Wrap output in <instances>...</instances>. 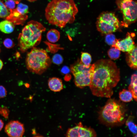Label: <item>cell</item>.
Segmentation results:
<instances>
[{
    "label": "cell",
    "mask_w": 137,
    "mask_h": 137,
    "mask_svg": "<svg viewBox=\"0 0 137 137\" xmlns=\"http://www.w3.org/2000/svg\"><path fill=\"white\" fill-rule=\"evenodd\" d=\"M134 118L133 116H129L126 121V124L131 132L134 135H137L136 125L134 122Z\"/></svg>",
    "instance_id": "ac0fdd59"
},
{
    "label": "cell",
    "mask_w": 137,
    "mask_h": 137,
    "mask_svg": "<svg viewBox=\"0 0 137 137\" xmlns=\"http://www.w3.org/2000/svg\"><path fill=\"white\" fill-rule=\"evenodd\" d=\"M16 3V4H17L19 3L20 1L21 0H13Z\"/></svg>",
    "instance_id": "1f68e13d"
},
{
    "label": "cell",
    "mask_w": 137,
    "mask_h": 137,
    "mask_svg": "<svg viewBox=\"0 0 137 137\" xmlns=\"http://www.w3.org/2000/svg\"><path fill=\"white\" fill-rule=\"evenodd\" d=\"M52 60L53 62L54 63L57 64H60L62 62L63 59L61 55L57 54L53 56Z\"/></svg>",
    "instance_id": "484cf974"
},
{
    "label": "cell",
    "mask_w": 137,
    "mask_h": 137,
    "mask_svg": "<svg viewBox=\"0 0 137 137\" xmlns=\"http://www.w3.org/2000/svg\"><path fill=\"white\" fill-rule=\"evenodd\" d=\"M60 37V32L55 29H51L47 33L46 37L48 40L50 42L55 43L57 42Z\"/></svg>",
    "instance_id": "2e32d148"
},
{
    "label": "cell",
    "mask_w": 137,
    "mask_h": 137,
    "mask_svg": "<svg viewBox=\"0 0 137 137\" xmlns=\"http://www.w3.org/2000/svg\"><path fill=\"white\" fill-rule=\"evenodd\" d=\"M27 0L30 2H33L36 1L37 0Z\"/></svg>",
    "instance_id": "d6a6232c"
},
{
    "label": "cell",
    "mask_w": 137,
    "mask_h": 137,
    "mask_svg": "<svg viewBox=\"0 0 137 137\" xmlns=\"http://www.w3.org/2000/svg\"><path fill=\"white\" fill-rule=\"evenodd\" d=\"M3 63L2 60L0 59V70H1L3 66Z\"/></svg>",
    "instance_id": "4dcf8cb0"
},
{
    "label": "cell",
    "mask_w": 137,
    "mask_h": 137,
    "mask_svg": "<svg viewBox=\"0 0 137 137\" xmlns=\"http://www.w3.org/2000/svg\"><path fill=\"white\" fill-rule=\"evenodd\" d=\"M127 109L124 104L114 98H110L99 113L101 123L106 126H121L126 121Z\"/></svg>",
    "instance_id": "3957f363"
},
{
    "label": "cell",
    "mask_w": 137,
    "mask_h": 137,
    "mask_svg": "<svg viewBox=\"0 0 137 137\" xmlns=\"http://www.w3.org/2000/svg\"><path fill=\"white\" fill-rule=\"evenodd\" d=\"M134 33L130 34L128 32L125 38L120 40L116 39L115 44L111 46L123 52H128L132 50L135 45L133 38L134 36Z\"/></svg>",
    "instance_id": "8fae6325"
},
{
    "label": "cell",
    "mask_w": 137,
    "mask_h": 137,
    "mask_svg": "<svg viewBox=\"0 0 137 137\" xmlns=\"http://www.w3.org/2000/svg\"><path fill=\"white\" fill-rule=\"evenodd\" d=\"M45 28L41 23L34 20L28 22L18 36V45L22 53L38 45L41 42L42 33Z\"/></svg>",
    "instance_id": "277c9868"
},
{
    "label": "cell",
    "mask_w": 137,
    "mask_h": 137,
    "mask_svg": "<svg viewBox=\"0 0 137 137\" xmlns=\"http://www.w3.org/2000/svg\"><path fill=\"white\" fill-rule=\"evenodd\" d=\"M137 75L133 74L131 78V82L129 84L128 89L131 93L135 101H137Z\"/></svg>",
    "instance_id": "9a60e30c"
},
{
    "label": "cell",
    "mask_w": 137,
    "mask_h": 137,
    "mask_svg": "<svg viewBox=\"0 0 137 137\" xmlns=\"http://www.w3.org/2000/svg\"><path fill=\"white\" fill-rule=\"evenodd\" d=\"M15 26L12 22L8 20H5L0 22V30L7 34L12 32L14 29Z\"/></svg>",
    "instance_id": "5bb4252c"
},
{
    "label": "cell",
    "mask_w": 137,
    "mask_h": 137,
    "mask_svg": "<svg viewBox=\"0 0 137 137\" xmlns=\"http://www.w3.org/2000/svg\"><path fill=\"white\" fill-rule=\"evenodd\" d=\"M9 113V110L6 106L0 107V114L5 118H8Z\"/></svg>",
    "instance_id": "d4e9b609"
},
{
    "label": "cell",
    "mask_w": 137,
    "mask_h": 137,
    "mask_svg": "<svg viewBox=\"0 0 137 137\" xmlns=\"http://www.w3.org/2000/svg\"><path fill=\"white\" fill-rule=\"evenodd\" d=\"M7 95V91L5 88L2 85H0V98L6 97Z\"/></svg>",
    "instance_id": "83f0119b"
},
{
    "label": "cell",
    "mask_w": 137,
    "mask_h": 137,
    "mask_svg": "<svg viewBox=\"0 0 137 137\" xmlns=\"http://www.w3.org/2000/svg\"><path fill=\"white\" fill-rule=\"evenodd\" d=\"M117 5L123 15V25L127 27L137 19V2L133 0H116Z\"/></svg>",
    "instance_id": "52a82bcc"
},
{
    "label": "cell",
    "mask_w": 137,
    "mask_h": 137,
    "mask_svg": "<svg viewBox=\"0 0 137 137\" xmlns=\"http://www.w3.org/2000/svg\"><path fill=\"white\" fill-rule=\"evenodd\" d=\"M119 25V22L115 14L109 12L101 13L97 18L96 23L98 31L106 35L116 31Z\"/></svg>",
    "instance_id": "8992f818"
},
{
    "label": "cell",
    "mask_w": 137,
    "mask_h": 137,
    "mask_svg": "<svg viewBox=\"0 0 137 137\" xmlns=\"http://www.w3.org/2000/svg\"><path fill=\"white\" fill-rule=\"evenodd\" d=\"M20 13L23 15H26L28 12V7L26 5L20 3H18L15 9Z\"/></svg>",
    "instance_id": "7402d4cb"
},
{
    "label": "cell",
    "mask_w": 137,
    "mask_h": 137,
    "mask_svg": "<svg viewBox=\"0 0 137 137\" xmlns=\"http://www.w3.org/2000/svg\"><path fill=\"white\" fill-rule=\"evenodd\" d=\"M15 2L13 0H6L5 5L10 10L14 9L15 6Z\"/></svg>",
    "instance_id": "4316f807"
},
{
    "label": "cell",
    "mask_w": 137,
    "mask_h": 137,
    "mask_svg": "<svg viewBox=\"0 0 137 137\" xmlns=\"http://www.w3.org/2000/svg\"><path fill=\"white\" fill-rule=\"evenodd\" d=\"M66 135L68 137H94L96 136L97 134L94 129L83 126L80 123L77 125L68 129Z\"/></svg>",
    "instance_id": "ba28073f"
},
{
    "label": "cell",
    "mask_w": 137,
    "mask_h": 137,
    "mask_svg": "<svg viewBox=\"0 0 137 137\" xmlns=\"http://www.w3.org/2000/svg\"><path fill=\"white\" fill-rule=\"evenodd\" d=\"M119 97L121 101L126 102L131 101L133 97L131 92L124 89L119 92Z\"/></svg>",
    "instance_id": "e0dca14e"
},
{
    "label": "cell",
    "mask_w": 137,
    "mask_h": 137,
    "mask_svg": "<svg viewBox=\"0 0 137 137\" xmlns=\"http://www.w3.org/2000/svg\"><path fill=\"white\" fill-rule=\"evenodd\" d=\"M78 12L73 0H52L45 9V16L48 23L60 28L75 21Z\"/></svg>",
    "instance_id": "7a4b0ae2"
},
{
    "label": "cell",
    "mask_w": 137,
    "mask_h": 137,
    "mask_svg": "<svg viewBox=\"0 0 137 137\" xmlns=\"http://www.w3.org/2000/svg\"><path fill=\"white\" fill-rule=\"evenodd\" d=\"M91 67L87 70L73 74L74 76L75 83L77 87L82 88L89 86L91 81Z\"/></svg>",
    "instance_id": "30bf717a"
},
{
    "label": "cell",
    "mask_w": 137,
    "mask_h": 137,
    "mask_svg": "<svg viewBox=\"0 0 137 137\" xmlns=\"http://www.w3.org/2000/svg\"><path fill=\"white\" fill-rule=\"evenodd\" d=\"M92 58L91 55L87 52H82L81 55V62L88 67L91 66Z\"/></svg>",
    "instance_id": "d6986e66"
},
{
    "label": "cell",
    "mask_w": 137,
    "mask_h": 137,
    "mask_svg": "<svg viewBox=\"0 0 137 137\" xmlns=\"http://www.w3.org/2000/svg\"><path fill=\"white\" fill-rule=\"evenodd\" d=\"M25 63L28 70L40 75L49 67L51 61L45 50L34 47L27 54Z\"/></svg>",
    "instance_id": "5b68a950"
},
{
    "label": "cell",
    "mask_w": 137,
    "mask_h": 137,
    "mask_svg": "<svg viewBox=\"0 0 137 137\" xmlns=\"http://www.w3.org/2000/svg\"><path fill=\"white\" fill-rule=\"evenodd\" d=\"M1 52V49H0V52Z\"/></svg>",
    "instance_id": "836d02e7"
},
{
    "label": "cell",
    "mask_w": 137,
    "mask_h": 137,
    "mask_svg": "<svg viewBox=\"0 0 137 137\" xmlns=\"http://www.w3.org/2000/svg\"><path fill=\"white\" fill-rule=\"evenodd\" d=\"M120 51L117 48L112 47L108 52V55L112 59L114 60L117 59L120 56L121 54Z\"/></svg>",
    "instance_id": "ffe728a7"
},
{
    "label": "cell",
    "mask_w": 137,
    "mask_h": 137,
    "mask_svg": "<svg viewBox=\"0 0 137 137\" xmlns=\"http://www.w3.org/2000/svg\"><path fill=\"white\" fill-rule=\"evenodd\" d=\"M69 68L67 67L64 66L62 69L61 72L64 73L66 74L69 72Z\"/></svg>",
    "instance_id": "f1b7e54d"
},
{
    "label": "cell",
    "mask_w": 137,
    "mask_h": 137,
    "mask_svg": "<svg viewBox=\"0 0 137 137\" xmlns=\"http://www.w3.org/2000/svg\"><path fill=\"white\" fill-rule=\"evenodd\" d=\"M10 13L4 4L0 0V18H6L9 15Z\"/></svg>",
    "instance_id": "44dd1931"
},
{
    "label": "cell",
    "mask_w": 137,
    "mask_h": 137,
    "mask_svg": "<svg viewBox=\"0 0 137 137\" xmlns=\"http://www.w3.org/2000/svg\"><path fill=\"white\" fill-rule=\"evenodd\" d=\"M3 44L5 47L7 48H12L14 46V44L13 41L9 38L5 39L3 42Z\"/></svg>",
    "instance_id": "cb8c5ba5"
},
{
    "label": "cell",
    "mask_w": 137,
    "mask_h": 137,
    "mask_svg": "<svg viewBox=\"0 0 137 137\" xmlns=\"http://www.w3.org/2000/svg\"><path fill=\"white\" fill-rule=\"evenodd\" d=\"M116 39L115 36L112 33H110L107 34L105 40L107 44L112 46L115 44Z\"/></svg>",
    "instance_id": "603a6c76"
},
{
    "label": "cell",
    "mask_w": 137,
    "mask_h": 137,
    "mask_svg": "<svg viewBox=\"0 0 137 137\" xmlns=\"http://www.w3.org/2000/svg\"><path fill=\"white\" fill-rule=\"evenodd\" d=\"M90 74L89 86L92 94L110 98L120 79L119 70L115 63L109 59L99 60L91 65Z\"/></svg>",
    "instance_id": "6da1fadb"
},
{
    "label": "cell",
    "mask_w": 137,
    "mask_h": 137,
    "mask_svg": "<svg viewBox=\"0 0 137 137\" xmlns=\"http://www.w3.org/2000/svg\"><path fill=\"white\" fill-rule=\"evenodd\" d=\"M48 84L50 89L55 92L60 91L63 88L62 80L57 77L50 78L48 81Z\"/></svg>",
    "instance_id": "4fadbf2b"
},
{
    "label": "cell",
    "mask_w": 137,
    "mask_h": 137,
    "mask_svg": "<svg viewBox=\"0 0 137 137\" xmlns=\"http://www.w3.org/2000/svg\"><path fill=\"white\" fill-rule=\"evenodd\" d=\"M4 125V123L3 121L1 119H0V131H1L3 128Z\"/></svg>",
    "instance_id": "f546056e"
},
{
    "label": "cell",
    "mask_w": 137,
    "mask_h": 137,
    "mask_svg": "<svg viewBox=\"0 0 137 137\" xmlns=\"http://www.w3.org/2000/svg\"><path fill=\"white\" fill-rule=\"evenodd\" d=\"M24 125L18 121H11L6 125L5 131L10 137H22L25 132Z\"/></svg>",
    "instance_id": "9c48e42d"
},
{
    "label": "cell",
    "mask_w": 137,
    "mask_h": 137,
    "mask_svg": "<svg viewBox=\"0 0 137 137\" xmlns=\"http://www.w3.org/2000/svg\"><path fill=\"white\" fill-rule=\"evenodd\" d=\"M126 61L128 65L131 68L137 69V46L136 44L133 49L127 52L126 56Z\"/></svg>",
    "instance_id": "7c38bea8"
}]
</instances>
